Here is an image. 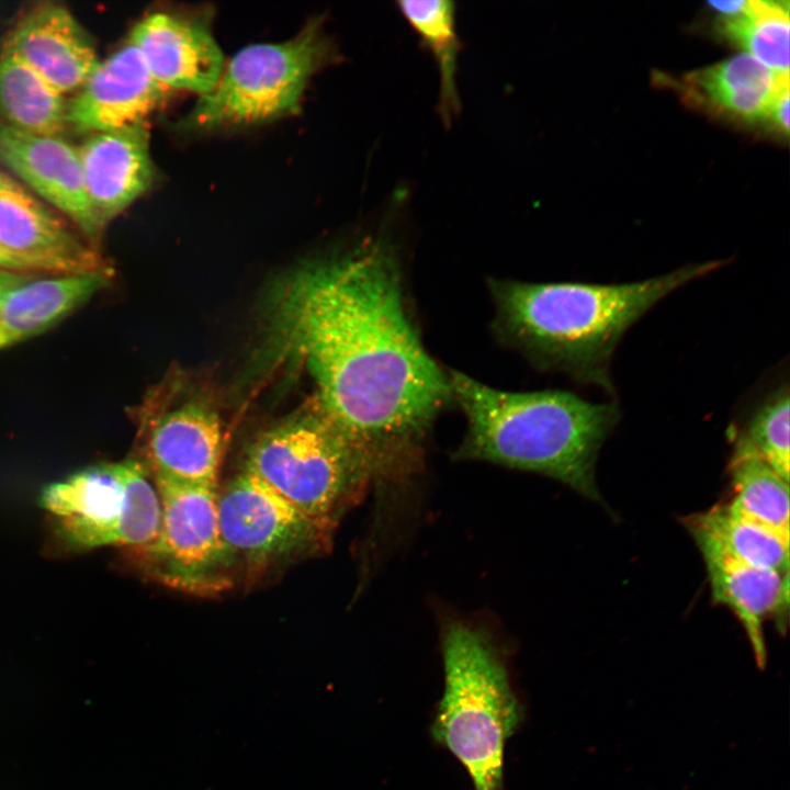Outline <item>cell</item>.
I'll use <instances>...</instances> for the list:
<instances>
[{
	"mask_svg": "<svg viewBox=\"0 0 790 790\" xmlns=\"http://www.w3.org/2000/svg\"><path fill=\"white\" fill-rule=\"evenodd\" d=\"M767 119L780 132L789 131V88L783 90L774 102Z\"/></svg>",
	"mask_w": 790,
	"mask_h": 790,
	"instance_id": "cell-27",
	"label": "cell"
},
{
	"mask_svg": "<svg viewBox=\"0 0 790 790\" xmlns=\"http://www.w3.org/2000/svg\"><path fill=\"white\" fill-rule=\"evenodd\" d=\"M79 90L67 105L66 121L92 134L145 125L167 94L131 42L99 63Z\"/></svg>",
	"mask_w": 790,
	"mask_h": 790,
	"instance_id": "cell-10",
	"label": "cell"
},
{
	"mask_svg": "<svg viewBox=\"0 0 790 790\" xmlns=\"http://www.w3.org/2000/svg\"><path fill=\"white\" fill-rule=\"evenodd\" d=\"M722 263L621 284L492 281L497 327L541 366L611 393L610 363L625 331L662 298Z\"/></svg>",
	"mask_w": 790,
	"mask_h": 790,
	"instance_id": "cell-2",
	"label": "cell"
},
{
	"mask_svg": "<svg viewBox=\"0 0 790 790\" xmlns=\"http://www.w3.org/2000/svg\"><path fill=\"white\" fill-rule=\"evenodd\" d=\"M161 518L155 541L137 552L159 583L193 595L230 588L235 575L224 549L217 516L218 487L154 482Z\"/></svg>",
	"mask_w": 790,
	"mask_h": 790,
	"instance_id": "cell-9",
	"label": "cell"
},
{
	"mask_svg": "<svg viewBox=\"0 0 790 790\" xmlns=\"http://www.w3.org/2000/svg\"><path fill=\"white\" fill-rule=\"evenodd\" d=\"M111 270L37 275L11 290L0 304V350L60 321L110 282Z\"/></svg>",
	"mask_w": 790,
	"mask_h": 790,
	"instance_id": "cell-18",
	"label": "cell"
},
{
	"mask_svg": "<svg viewBox=\"0 0 790 790\" xmlns=\"http://www.w3.org/2000/svg\"><path fill=\"white\" fill-rule=\"evenodd\" d=\"M396 5L436 60L440 79L438 113L449 127L461 110L456 77L462 43L456 32L455 4L445 0H400Z\"/></svg>",
	"mask_w": 790,
	"mask_h": 790,
	"instance_id": "cell-22",
	"label": "cell"
},
{
	"mask_svg": "<svg viewBox=\"0 0 790 790\" xmlns=\"http://www.w3.org/2000/svg\"><path fill=\"white\" fill-rule=\"evenodd\" d=\"M321 22L314 19L287 41L240 49L225 63L215 87L200 95L178 127L210 132L296 113L307 82L334 57V46Z\"/></svg>",
	"mask_w": 790,
	"mask_h": 790,
	"instance_id": "cell-6",
	"label": "cell"
},
{
	"mask_svg": "<svg viewBox=\"0 0 790 790\" xmlns=\"http://www.w3.org/2000/svg\"><path fill=\"white\" fill-rule=\"evenodd\" d=\"M731 507L789 538V482L756 455L733 452L729 464Z\"/></svg>",
	"mask_w": 790,
	"mask_h": 790,
	"instance_id": "cell-23",
	"label": "cell"
},
{
	"mask_svg": "<svg viewBox=\"0 0 790 790\" xmlns=\"http://www.w3.org/2000/svg\"><path fill=\"white\" fill-rule=\"evenodd\" d=\"M0 161L97 241L103 227L87 195L78 149L60 136L0 122Z\"/></svg>",
	"mask_w": 790,
	"mask_h": 790,
	"instance_id": "cell-13",
	"label": "cell"
},
{
	"mask_svg": "<svg viewBox=\"0 0 790 790\" xmlns=\"http://www.w3.org/2000/svg\"><path fill=\"white\" fill-rule=\"evenodd\" d=\"M709 4L724 19H730L741 14L747 8L748 0L711 1Z\"/></svg>",
	"mask_w": 790,
	"mask_h": 790,
	"instance_id": "cell-29",
	"label": "cell"
},
{
	"mask_svg": "<svg viewBox=\"0 0 790 790\" xmlns=\"http://www.w3.org/2000/svg\"><path fill=\"white\" fill-rule=\"evenodd\" d=\"M682 88L692 100L723 114L744 120L767 119L778 95L789 88L780 75L748 54L736 55L687 74Z\"/></svg>",
	"mask_w": 790,
	"mask_h": 790,
	"instance_id": "cell-19",
	"label": "cell"
},
{
	"mask_svg": "<svg viewBox=\"0 0 790 790\" xmlns=\"http://www.w3.org/2000/svg\"><path fill=\"white\" fill-rule=\"evenodd\" d=\"M34 276V273L0 269V304L11 290Z\"/></svg>",
	"mask_w": 790,
	"mask_h": 790,
	"instance_id": "cell-28",
	"label": "cell"
},
{
	"mask_svg": "<svg viewBox=\"0 0 790 790\" xmlns=\"http://www.w3.org/2000/svg\"><path fill=\"white\" fill-rule=\"evenodd\" d=\"M703 560L713 601L727 607L736 616L753 648L757 667L764 669L767 664L764 623L777 617L779 630L786 631L789 573L723 557Z\"/></svg>",
	"mask_w": 790,
	"mask_h": 790,
	"instance_id": "cell-17",
	"label": "cell"
},
{
	"mask_svg": "<svg viewBox=\"0 0 790 790\" xmlns=\"http://www.w3.org/2000/svg\"><path fill=\"white\" fill-rule=\"evenodd\" d=\"M0 269L34 273V272H48L53 274H64L55 264L26 258L11 251H8L0 247Z\"/></svg>",
	"mask_w": 790,
	"mask_h": 790,
	"instance_id": "cell-26",
	"label": "cell"
},
{
	"mask_svg": "<svg viewBox=\"0 0 790 790\" xmlns=\"http://www.w3.org/2000/svg\"><path fill=\"white\" fill-rule=\"evenodd\" d=\"M241 469L332 530L374 479L362 451L317 403L261 432Z\"/></svg>",
	"mask_w": 790,
	"mask_h": 790,
	"instance_id": "cell-5",
	"label": "cell"
},
{
	"mask_svg": "<svg viewBox=\"0 0 790 790\" xmlns=\"http://www.w3.org/2000/svg\"><path fill=\"white\" fill-rule=\"evenodd\" d=\"M448 377L467 421L455 459L542 474L599 500L595 465L619 420L617 404L563 391L505 392L456 371Z\"/></svg>",
	"mask_w": 790,
	"mask_h": 790,
	"instance_id": "cell-3",
	"label": "cell"
},
{
	"mask_svg": "<svg viewBox=\"0 0 790 790\" xmlns=\"http://www.w3.org/2000/svg\"><path fill=\"white\" fill-rule=\"evenodd\" d=\"M217 516L235 576L262 573L331 545L332 529L242 469L218 489Z\"/></svg>",
	"mask_w": 790,
	"mask_h": 790,
	"instance_id": "cell-8",
	"label": "cell"
},
{
	"mask_svg": "<svg viewBox=\"0 0 790 790\" xmlns=\"http://www.w3.org/2000/svg\"><path fill=\"white\" fill-rule=\"evenodd\" d=\"M723 32L748 55L777 74L789 75V5L748 0L738 15L724 19Z\"/></svg>",
	"mask_w": 790,
	"mask_h": 790,
	"instance_id": "cell-24",
	"label": "cell"
},
{
	"mask_svg": "<svg viewBox=\"0 0 790 790\" xmlns=\"http://www.w3.org/2000/svg\"><path fill=\"white\" fill-rule=\"evenodd\" d=\"M129 42L163 88L203 95L217 83L224 55L202 18L158 11L142 19Z\"/></svg>",
	"mask_w": 790,
	"mask_h": 790,
	"instance_id": "cell-11",
	"label": "cell"
},
{
	"mask_svg": "<svg viewBox=\"0 0 790 790\" xmlns=\"http://www.w3.org/2000/svg\"><path fill=\"white\" fill-rule=\"evenodd\" d=\"M38 500L70 550L117 545L137 553L159 531V496L136 459L82 469L45 486Z\"/></svg>",
	"mask_w": 790,
	"mask_h": 790,
	"instance_id": "cell-7",
	"label": "cell"
},
{
	"mask_svg": "<svg viewBox=\"0 0 790 790\" xmlns=\"http://www.w3.org/2000/svg\"><path fill=\"white\" fill-rule=\"evenodd\" d=\"M685 526L703 558L723 557L789 573V538L745 517L730 504L687 517Z\"/></svg>",
	"mask_w": 790,
	"mask_h": 790,
	"instance_id": "cell-20",
	"label": "cell"
},
{
	"mask_svg": "<svg viewBox=\"0 0 790 790\" xmlns=\"http://www.w3.org/2000/svg\"><path fill=\"white\" fill-rule=\"evenodd\" d=\"M63 94L18 56L0 58V122L20 131L60 136L67 125Z\"/></svg>",
	"mask_w": 790,
	"mask_h": 790,
	"instance_id": "cell-21",
	"label": "cell"
},
{
	"mask_svg": "<svg viewBox=\"0 0 790 790\" xmlns=\"http://www.w3.org/2000/svg\"><path fill=\"white\" fill-rule=\"evenodd\" d=\"M222 422L202 399H188L160 413L149 425L147 462L154 482L218 487Z\"/></svg>",
	"mask_w": 790,
	"mask_h": 790,
	"instance_id": "cell-12",
	"label": "cell"
},
{
	"mask_svg": "<svg viewBox=\"0 0 790 790\" xmlns=\"http://www.w3.org/2000/svg\"><path fill=\"white\" fill-rule=\"evenodd\" d=\"M4 52L22 59L63 95L79 90L100 63L83 27L66 8L53 3L27 13Z\"/></svg>",
	"mask_w": 790,
	"mask_h": 790,
	"instance_id": "cell-14",
	"label": "cell"
},
{
	"mask_svg": "<svg viewBox=\"0 0 790 790\" xmlns=\"http://www.w3.org/2000/svg\"><path fill=\"white\" fill-rule=\"evenodd\" d=\"M444 689L430 732L469 774L474 790H504L509 738L524 720L506 658L485 631L454 622L441 639Z\"/></svg>",
	"mask_w": 790,
	"mask_h": 790,
	"instance_id": "cell-4",
	"label": "cell"
},
{
	"mask_svg": "<svg viewBox=\"0 0 790 790\" xmlns=\"http://www.w3.org/2000/svg\"><path fill=\"white\" fill-rule=\"evenodd\" d=\"M789 405L788 386L769 395L736 435L733 450L758 456L788 482Z\"/></svg>",
	"mask_w": 790,
	"mask_h": 790,
	"instance_id": "cell-25",
	"label": "cell"
},
{
	"mask_svg": "<svg viewBox=\"0 0 790 790\" xmlns=\"http://www.w3.org/2000/svg\"><path fill=\"white\" fill-rule=\"evenodd\" d=\"M78 153L87 195L102 227L154 182L145 125L92 134Z\"/></svg>",
	"mask_w": 790,
	"mask_h": 790,
	"instance_id": "cell-15",
	"label": "cell"
},
{
	"mask_svg": "<svg viewBox=\"0 0 790 790\" xmlns=\"http://www.w3.org/2000/svg\"><path fill=\"white\" fill-rule=\"evenodd\" d=\"M0 247L65 274L110 270L55 214L0 170Z\"/></svg>",
	"mask_w": 790,
	"mask_h": 790,
	"instance_id": "cell-16",
	"label": "cell"
},
{
	"mask_svg": "<svg viewBox=\"0 0 790 790\" xmlns=\"http://www.w3.org/2000/svg\"><path fill=\"white\" fill-rule=\"evenodd\" d=\"M275 318L286 351L314 381L316 403L359 447L374 479L414 472L452 393L413 324L393 246L370 238L308 264L284 284Z\"/></svg>",
	"mask_w": 790,
	"mask_h": 790,
	"instance_id": "cell-1",
	"label": "cell"
}]
</instances>
